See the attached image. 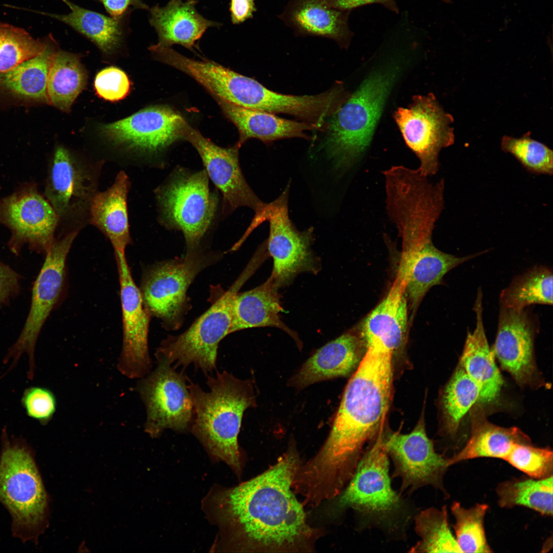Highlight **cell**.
<instances>
[{
    "mask_svg": "<svg viewBox=\"0 0 553 553\" xmlns=\"http://www.w3.org/2000/svg\"><path fill=\"white\" fill-rule=\"evenodd\" d=\"M384 447L393 464L391 478H399V493L409 495L426 485L440 491L445 497L443 478L451 466L449 458L437 453L428 437L423 418L410 433L398 432L382 436Z\"/></svg>",
    "mask_w": 553,
    "mask_h": 553,
    "instance_id": "cell-12",
    "label": "cell"
},
{
    "mask_svg": "<svg viewBox=\"0 0 553 553\" xmlns=\"http://www.w3.org/2000/svg\"><path fill=\"white\" fill-rule=\"evenodd\" d=\"M120 283L123 341L117 367L130 379H139L152 367L148 346L151 315L145 308L140 289L135 283L125 252L115 251Z\"/></svg>",
    "mask_w": 553,
    "mask_h": 553,
    "instance_id": "cell-16",
    "label": "cell"
},
{
    "mask_svg": "<svg viewBox=\"0 0 553 553\" xmlns=\"http://www.w3.org/2000/svg\"><path fill=\"white\" fill-rule=\"evenodd\" d=\"M394 118L406 144L420 161L421 173L427 177L435 175L440 151L454 141L452 116L429 94L415 96L408 108L395 112Z\"/></svg>",
    "mask_w": 553,
    "mask_h": 553,
    "instance_id": "cell-13",
    "label": "cell"
},
{
    "mask_svg": "<svg viewBox=\"0 0 553 553\" xmlns=\"http://www.w3.org/2000/svg\"><path fill=\"white\" fill-rule=\"evenodd\" d=\"M471 434L464 446L449 458L450 465L468 459L490 457L505 460L515 444H531L517 427H500L486 418L481 403L470 410Z\"/></svg>",
    "mask_w": 553,
    "mask_h": 553,
    "instance_id": "cell-28",
    "label": "cell"
},
{
    "mask_svg": "<svg viewBox=\"0 0 553 553\" xmlns=\"http://www.w3.org/2000/svg\"><path fill=\"white\" fill-rule=\"evenodd\" d=\"M76 231L54 241L46 252V257L34 284L29 313L16 342L10 349L7 359L14 364L24 353L29 359V376H33L34 352L40 331L56 305L61 293L65 280L66 260Z\"/></svg>",
    "mask_w": 553,
    "mask_h": 553,
    "instance_id": "cell-14",
    "label": "cell"
},
{
    "mask_svg": "<svg viewBox=\"0 0 553 553\" xmlns=\"http://www.w3.org/2000/svg\"><path fill=\"white\" fill-rule=\"evenodd\" d=\"M46 45L24 29L0 23V73L40 54Z\"/></svg>",
    "mask_w": 553,
    "mask_h": 553,
    "instance_id": "cell-39",
    "label": "cell"
},
{
    "mask_svg": "<svg viewBox=\"0 0 553 553\" xmlns=\"http://www.w3.org/2000/svg\"><path fill=\"white\" fill-rule=\"evenodd\" d=\"M183 139L188 141L199 153L205 171L223 196L224 214L240 207H247L258 215L265 203L252 191L241 171L239 149L236 144L229 147L217 145L188 124Z\"/></svg>",
    "mask_w": 553,
    "mask_h": 553,
    "instance_id": "cell-18",
    "label": "cell"
},
{
    "mask_svg": "<svg viewBox=\"0 0 553 553\" xmlns=\"http://www.w3.org/2000/svg\"><path fill=\"white\" fill-rule=\"evenodd\" d=\"M501 306L521 311L532 304L552 305V273L535 267L515 278L500 295Z\"/></svg>",
    "mask_w": 553,
    "mask_h": 553,
    "instance_id": "cell-35",
    "label": "cell"
},
{
    "mask_svg": "<svg viewBox=\"0 0 553 553\" xmlns=\"http://www.w3.org/2000/svg\"><path fill=\"white\" fill-rule=\"evenodd\" d=\"M489 508L485 503L465 508L454 501L451 509L455 523V539L462 552H491L485 535L484 518Z\"/></svg>",
    "mask_w": 553,
    "mask_h": 553,
    "instance_id": "cell-38",
    "label": "cell"
},
{
    "mask_svg": "<svg viewBox=\"0 0 553 553\" xmlns=\"http://www.w3.org/2000/svg\"><path fill=\"white\" fill-rule=\"evenodd\" d=\"M206 376L208 391L187 379L194 409L190 431L212 459L225 463L239 477L238 435L244 412L255 405L253 384L225 370Z\"/></svg>",
    "mask_w": 553,
    "mask_h": 553,
    "instance_id": "cell-3",
    "label": "cell"
},
{
    "mask_svg": "<svg viewBox=\"0 0 553 553\" xmlns=\"http://www.w3.org/2000/svg\"><path fill=\"white\" fill-rule=\"evenodd\" d=\"M279 288L270 277L260 286L251 290L237 292L232 306L230 333L244 329L272 327L279 328L293 338L300 348L302 344L296 332L281 320L283 311Z\"/></svg>",
    "mask_w": 553,
    "mask_h": 553,
    "instance_id": "cell-27",
    "label": "cell"
},
{
    "mask_svg": "<svg viewBox=\"0 0 553 553\" xmlns=\"http://www.w3.org/2000/svg\"><path fill=\"white\" fill-rule=\"evenodd\" d=\"M505 460L530 478L543 479L552 476L553 453L548 448L517 443Z\"/></svg>",
    "mask_w": 553,
    "mask_h": 553,
    "instance_id": "cell-41",
    "label": "cell"
},
{
    "mask_svg": "<svg viewBox=\"0 0 553 553\" xmlns=\"http://www.w3.org/2000/svg\"><path fill=\"white\" fill-rule=\"evenodd\" d=\"M364 347L358 331L353 330L342 334L318 349L308 358L291 378L290 385L300 389L321 381L348 375L361 361Z\"/></svg>",
    "mask_w": 553,
    "mask_h": 553,
    "instance_id": "cell-22",
    "label": "cell"
},
{
    "mask_svg": "<svg viewBox=\"0 0 553 553\" xmlns=\"http://www.w3.org/2000/svg\"><path fill=\"white\" fill-rule=\"evenodd\" d=\"M59 218L33 184L0 199V224L10 229L9 246L15 253L25 244L46 252L55 241Z\"/></svg>",
    "mask_w": 553,
    "mask_h": 553,
    "instance_id": "cell-15",
    "label": "cell"
},
{
    "mask_svg": "<svg viewBox=\"0 0 553 553\" xmlns=\"http://www.w3.org/2000/svg\"><path fill=\"white\" fill-rule=\"evenodd\" d=\"M479 396V387L459 363L442 395L446 431L450 435H456L463 418L478 402Z\"/></svg>",
    "mask_w": 553,
    "mask_h": 553,
    "instance_id": "cell-37",
    "label": "cell"
},
{
    "mask_svg": "<svg viewBox=\"0 0 553 553\" xmlns=\"http://www.w3.org/2000/svg\"><path fill=\"white\" fill-rule=\"evenodd\" d=\"M19 275L0 262V304L6 302L19 289Z\"/></svg>",
    "mask_w": 553,
    "mask_h": 553,
    "instance_id": "cell-45",
    "label": "cell"
},
{
    "mask_svg": "<svg viewBox=\"0 0 553 553\" xmlns=\"http://www.w3.org/2000/svg\"><path fill=\"white\" fill-rule=\"evenodd\" d=\"M329 5L333 8L342 11H351L354 9L363 6L378 4L396 13L399 8L395 0H327Z\"/></svg>",
    "mask_w": 553,
    "mask_h": 553,
    "instance_id": "cell-46",
    "label": "cell"
},
{
    "mask_svg": "<svg viewBox=\"0 0 553 553\" xmlns=\"http://www.w3.org/2000/svg\"><path fill=\"white\" fill-rule=\"evenodd\" d=\"M90 175L65 148L56 150L45 188V196L59 217L73 215L91 202Z\"/></svg>",
    "mask_w": 553,
    "mask_h": 553,
    "instance_id": "cell-21",
    "label": "cell"
},
{
    "mask_svg": "<svg viewBox=\"0 0 553 553\" xmlns=\"http://www.w3.org/2000/svg\"><path fill=\"white\" fill-rule=\"evenodd\" d=\"M288 194L287 186L275 200L265 203L245 232L248 236L262 223L268 222L266 246L273 262L270 276L279 288L290 284L300 273L316 274L320 268L318 259L311 249L313 229L301 231L294 225L289 216Z\"/></svg>",
    "mask_w": 553,
    "mask_h": 553,
    "instance_id": "cell-10",
    "label": "cell"
},
{
    "mask_svg": "<svg viewBox=\"0 0 553 553\" xmlns=\"http://www.w3.org/2000/svg\"><path fill=\"white\" fill-rule=\"evenodd\" d=\"M0 455V502L12 518L14 535L37 541L48 525L49 496L32 451L24 443L10 442L3 434Z\"/></svg>",
    "mask_w": 553,
    "mask_h": 553,
    "instance_id": "cell-5",
    "label": "cell"
},
{
    "mask_svg": "<svg viewBox=\"0 0 553 553\" xmlns=\"http://www.w3.org/2000/svg\"><path fill=\"white\" fill-rule=\"evenodd\" d=\"M496 491L502 508L522 506L544 516H552V476L511 479L499 483Z\"/></svg>",
    "mask_w": 553,
    "mask_h": 553,
    "instance_id": "cell-34",
    "label": "cell"
},
{
    "mask_svg": "<svg viewBox=\"0 0 553 553\" xmlns=\"http://www.w3.org/2000/svg\"><path fill=\"white\" fill-rule=\"evenodd\" d=\"M393 354L378 346L366 348L326 441L300 467L299 480L311 494L327 499L337 496L352 477L365 444L382 430L392 397Z\"/></svg>",
    "mask_w": 553,
    "mask_h": 553,
    "instance_id": "cell-2",
    "label": "cell"
},
{
    "mask_svg": "<svg viewBox=\"0 0 553 553\" xmlns=\"http://www.w3.org/2000/svg\"><path fill=\"white\" fill-rule=\"evenodd\" d=\"M198 2L171 0L164 7L149 8V22L158 34V45L171 47L177 44L193 50L207 28L221 25L201 15L196 9Z\"/></svg>",
    "mask_w": 553,
    "mask_h": 553,
    "instance_id": "cell-26",
    "label": "cell"
},
{
    "mask_svg": "<svg viewBox=\"0 0 553 553\" xmlns=\"http://www.w3.org/2000/svg\"><path fill=\"white\" fill-rule=\"evenodd\" d=\"M208 178L205 170L178 168L156 192L160 222L182 231L186 252L200 247L216 214L218 196L210 191Z\"/></svg>",
    "mask_w": 553,
    "mask_h": 553,
    "instance_id": "cell-8",
    "label": "cell"
},
{
    "mask_svg": "<svg viewBox=\"0 0 553 553\" xmlns=\"http://www.w3.org/2000/svg\"><path fill=\"white\" fill-rule=\"evenodd\" d=\"M103 6L110 16L115 18L130 14L135 10H148L149 7L142 0H97Z\"/></svg>",
    "mask_w": 553,
    "mask_h": 553,
    "instance_id": "cell-44",
    "label": "cell"
},
{
    "mask_svg": "<svg viewBox=\"0 0 553 553\" xmlns=\"http://www.w3.org/2000/svg\"><path fill=\"white\" fill-rule=\"evenodd\" d=\"M299 459L290 448L261 475L232 487L212 486L202 501L218 528L211 549L222 552H290L308 549L314 533L291 491Z\"/></svg>",
    "mask_w": 553,
    "mask_h": 553,
    "instance_id": "cell-1",
    "label": "cell"
},
{
    "mask_svg": "<svg viewBox=\"0 0 553 553\" xmlns=\"http://www.w3.org/2000/svg\"><path fill=\"white\" fill-rule=\"evenodd\" d=\"M476 324L473 332H467L459 364L480 389L478 402L494 401L499 396L503 379L495 361L493 349L490 348L482 318V293L477 292L474 306Z\"/></svg>",
    "mask_w": 553,
    "mask_h": 553,
    "instance_id": "cell-25",
    "label": "cell"
},
{
    "mask_svg": "<svg viewBox=\"0 0 553 553\" xmlns=\"http://www.w3.org/2000/svg\"><path fill=\"white\" fill-rule=\"evenodd\" d=\"M129 181L123 171L107 190L94 196L90 203L91 223L110 240L115 251L125 252L131 242L127 209Z\"/></svg>",
    "mask_w": 553,
    "mask_h": 553,
    "instance_id": "cell-31",
    "label": "cell"
},
{
    "mask_svg": "<svg viewBox=\"0 0 553 553\" xmlns=\"http://www.w3.org/2000/svg\"><path fill=\"white\" fill-rule=\"evenodd\" d=\"M501 148L514 156L529 172L552 175L553 153L544 144L531 139L529 135L517 138L505 136Z\"/></svg>",
    "mask_w": 553,
    "mask_h": 553,
    "instance_id": "cell-40",
    "label": "cell"
},
{
    "mask_svg": "<svg viewBox=\"0 0 553 553\" xmlns=\"http://www.w3.org/2000/svg\"><path fill=\"white\" fill-rule=\"evenodd\" d=\"M350 12L332 8L327 0H290L279 17L297 35L330 38L346 48L354 35Z\"/></svg>",
    "mask_w": 553,
    "mask_h": 553,
    "instance_id": "cell-24",
    "label": "cell"
},
{
    "mask_svg": "<svg viewBox=\"0 0 553 553\" xmlns=\"http://www.w3.org/2000/svg\"><path fill=\"white\" fill-rule=\"evenodd\" d=\"M482 253L457 257L440 251L431 241L410 256L400 258L397 274L406 282L405 293L410 303L411 320L429 290L441 284L446 273Z\"/></svg>",
    "mask_w": 553,
    "mask_h": 553,
    "instance_id": "cell-23",
    "label": "cell"
},
{
    "mask_svg": "<svg viewBox=\"0 0 553 553\" xmlns=\"http://www.w3.org/2000/svg\"><path fill=\"white\" fill-rule=\"evenodd\" d=\"M222 254L198 249L181 258L157 262L145 271L140 292L151 316L163 328L176 330L190 308L187 291L200 272L221 259Z\"/></svg>",
    "mask_w": 553,
    "mask_h": 553,
    "instance_id": "cell-7",
    "label": "cell"
},
{
    "mask_svg": "<svg viewBox=\"0 0 553 553\" xmlns=\"http://www.w3.org/2000/svg\"><path fill=\"white\" fill-rule=\"evenodd\" d=\"M415 531L420 539L410 552H462L449 526L447 506L429 507L414 517Z\"/></svg>",
    "mask_w": 553,
    "mask_h": 553,
    "instance_id": "cell-36",
    "label": "cell"
},
{
    "mask_svg": "<svg viewBox=\"0 0 553 553\" xmlns=\"http://www.w3.org/2000/svg\"><path fill=\"white\" fill-rule=\"evenodd\" d=\"M188 123L177 111L164 105L143 109L102 125L101 134L115 143L146 153L163 151L183 139Z\"/></svg>",
    "mask_w": 553,
    "mask_h": 553,
    "instance_id": "cell-17",
    "label": "cell"
},
{
    "mask_svg": "<svg viewBox=\"0 0 553 553\" xmlns=\"http://www.w3.org/2000/svg\"><path fill=\"white\" fill-rule=\"evenodd\" d=\"M87 74L77 54L56 52L49 72L47 91L49 104L69 112L84 89Z\"/></svg>",
    "mask_w": 553,
    "mask_h": 553,
    "instance_id": "cell-33",
    "label": "cell"
},
{
    "mask_svg": "<svg viewBox=\"0 0 553 553\" xmlns=\"http://www.w3.org/2000/svg\"><path fill=\"white\" fill-rule=\"evenodd\" d=\"M156 358V368L140 378L136 386L146 410L144 431L153 438L166 429L190 430L194 416L188 377L166 359Z\"/></svg>",
    "mask_w": 553,
    "mask_h": 553,
    "instance_id": "cell-11",
    "label": "cell"
},
{
    "mask_svg": "<svg viewBox=\"0 0 553 553\" xmlns=\"http://www.w3.org/2000/svg\"><path fill=\"white\" fill-rule=\"evenodd\" d=\"M222 112L237 127L240 147L250 138L268 143L273 141L293 137L308 138L305 131L320 128L308 122H298L279 117L273 113L251 109L214 97Z\"/></svg>",
    "mask_w": 553,
    "mask_h": 553,
    "instance_id": "cell-29",
    "label": "cell"
},
{
    "mask_svg": "<svg viewBox=\"0 0 553 553\" xmlns=\"http://www.w3.org/2000/svg\"><path fill=\"white\" fill-rule=\"evenodd\" d=\"M442 1L443 2H444V3H450L452 2V0H442Z\"/></svg>",
    "mask_w": 553,
    "mask_h": 553,
    "instance_id": "cell-48",
    "label": "cell"
},
{
    "mask_svg": "<svg viewBox=\"0 0 553 553\" xmlns=\"http://www.w3.org/2000/svg\"><path fill=\"white\" fill-rule=\"evenodd\" d=\"M537 324L525 309L500 306L495 343L492 349L502 369L521 386L533 385L538 372L534 355Z\"/></svg>",
    "mask_w": 553,
    "mask_h": 553,
    "instance_id": "cell-19",
    "label": "cell"
},
{
    "mask_svg": "<svg viewBox=\"0 0 553 553\" xmlns=\"http://www.w3.org/2000/svg\"><path fill=\"white\" fill-rule=\"evenodd\" d=\"M242 274L227 290L221 293L211 306L183 333L168 335L160 343L156 357L166 359L183 371L190 365L206 376L216 370L220 342L230 334L234 298L247 279Z\"/></svg>",
    "mask_w": 553,
    "mask_h": 553,
    "instance_id": "cell-9",
    "label": "cell"
},
{
    "mask_svg": "<svg viewBox=\"0 0 553 553\" xmlns=\"http://www.w3.org/2000/svg\"><path fill=\"white\" fill-rule=\"evenodd\" d=\"M400 70L391 63L372 71L330 117L323 144L337 169L353 166L369 147Z\"/></svg>",
    "mask_w": 553,
    "mask_h": 553,
    "instance_id": "cell-4",
    "label": "cell"
},
{
    "mask_svg": "<svg viewBox=\"0 0 553 553\" xmlns=\"http://www.w3.org/2000/svg\"><path fill=\"white\" fill-rule=\"evenodd\" d=\"M255 0H230L229 11L233 24H240L253 16L257 10Z\"/></svg>",
    "mask_w": 553,
    "mask_h": 553,
    "instance_id": "cell-47",
    "label": "cell"
},
{
    "mask_svg": "<svg viewBox=\"0 0 553 553\" xmlns=\"http://www.w3.org/2000/svg\"><path fill=\"white\" fill-rule=\"evenodd\" d=\"M404 282L396 276L387 295L360 325L358 331L365 348L378 346L393 353L406 344L408 307Z\"/></svg>",
    "mask_w": 553,
    "mask_h": 553,
    "instance_id": "cell-20",
    "label": "cell"
},
{
    "mask_svg": "<svg viewBox=\"0 0 553 553\" xmlns=\"http://www.w3.org/2000/svg\"><path fill=\"white\" fill-rule=\"evenodd\" d=\"M22 403L27 415L44 425L53 418L56 410L55 395L44 387H32L26 389Z\"/></svg>",
    "mask_w": 553,
    "mask_h": 553,
    "instance_id": "cell-43",
    "label": "cell"
},
{
    "mask_svg": "<svg viewBox=\"0 0 553 553\" xmlns=\"http://www.w3.org/2000/svg\"><path fill=\"white\" fill-rule=\"evenodd\" d=\"M131 88L130 80L126 73L116 67H109L96 75L94 88L101 98L110 101H117L125 98Z\"/></svg>",
    "mask_w": 553,
    "mask_h": 553,
    "instance_id": "cell-42",
    "label": "cell"
},
{
    "mask_svg": "<svg viewBox=\"0 0 553 553\" xmlns=\"http://www.w3.org/2000/svg\"><path fill=\"white\" fill-rule=\"evenodd\" d=\"M62 1L70 12L43 14L70 26L93 42L104 54L111 55L120 50L131 32V13L115 18L84 8L69 0Z\"/></svg>",
    "mask_w": 553,
    "mask_h": 553,
    "instance_id": "cell-30",
    "label": "cell"
},
{
    "mask_svg": "<svg viewBox=\"0 0 553 553\" xmlns=\"http://www.w3.org/2000/svg\"><path fill=\"white\" fill-rule=\"evenodd\" d=\"M382 430L364 452L356 470L338 495L339 510L352 508L365 519L388 530L399 528L411 519L405 500L395 491L389 475V458L382 443Z\"/></svg>",
    "mask_w": 553,
    "mask_h": 553,
    "instance_id": "cell-6",
    "label": "cell"
},
{
    "mask_svg": "<svg viewBox=\"0 0 553 553\" xmlns=\"http://www.w3.org/2000/svg\"><path fill=\"white\" fill-rule=\"evenodd\" d=\"M58 50L57 43L49 36L42 52L0 73V86L20 97L49 103L48 77Z\"/></svg>",
    "mask_w": 553,
    "mask_h": 553,
    "instance_id": "cell-32",
    "label": "cell"
}]
</instances>
